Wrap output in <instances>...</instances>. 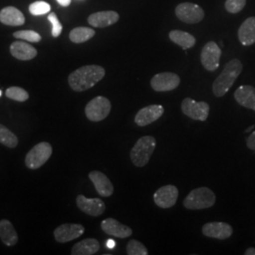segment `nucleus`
<instances>
[{
    "mask_svg": "<svg viewBox=\"0 0 255 255\" xmlns=\"http://www.w3.org/2000/svg\"><path fill=\"white\" fill-rule=\"evenodd\" d=\"M105 74V69L101 65H85L69 75L68 83L75 92L86 91L101 82Z\"/></svg>",
    "mask_w": 255,
    "mask_h": 255,
    "instance_id": "1",
    "label": "nucleus"
},
{
    "mask_svg": "<svg viewBox=\"0 0 255 255\" xmlns=\"http://www.w3.org/2000/svg\"><path fill=\"white\" fill-rule=\"evenodd\" d=\"M243 70V64L238 59H233L225 64L222 72L215 80L212 90L217 98L225 96Z\"/></svg>",
    "mask_w": 255,
    "mask_h": 255,
    "instance_id": "2",
    "label": "nucleus"
},
{
    "mask_svg": "<svg viewBox=\"0 0 255 255\" xmlns=\"http://www.w3.org/2000/svg\"><path fill=\"white\" fill-rule=\"evenodd\" d=\"M156 147V139L150 135L141 137L129 152V157L136 167H144L148 164Z\"/></svg>",
    "mask_w": 255,
    "mask_h": 255,
    "instance_id": "3",
    "label": "nucleus"
},
{
    "mask_svg": "<svg viewBox=\"0 0 255 255\" xmlns=\"http://www.w3.org/2000/svg\"><path fill=\"white\" fill-rule=\"evenodd\" d=\"M217 197L208 187H199L192 190L184 199L183 206L188 210L207 209L215 205Z\"/></svg>",
    "mask_w": 255,
    "mask_h": 255,
    "instance_id": "4",
    "label": "nucleus"
},
{
    "mask_svg": "<svg viewBox=\"0 0 255 255\" xmlns=\"http://www.w3.org/2000/svg\"><path fill=\"white\" fill-rule=\"evenodd\" d=\"M112 104L105 97H97L89 101L85 107V116L92 122H100L111 113Z\"/></svg>",
    "mask_w": 255,
    "mask_h": 255,
    "instance_id": "5",
    "label": "nucleus"
},
{
    "mask_svg": "<svg viewBox=\"0 0 255 255\" xmlns=\"http://www.w3.org/2000/svg\"><path fill=\"white\" fill-rule=\"evenodd\" d=\"M52 154V146L47 142H42L33 146L27 152L25 163L27 168L37 169L46 164Z\"/></svg>",
    "mask_w": 255,
    "mask_h": 255,
    "instance_id": "6",
    "label": "nucleus"
},
{
    "mask_svg": "<svg viewBox=\"0 0 255 255\" xmlns=\"http://www.w3.org/2000/svg\"><path fill=\"white\" fill-rule=\"evenodd\" d=\"M175 14L179 20L187 24H197L204 18V10L201 6L190 2L179 4L175 9Z\"/></svg>",
    "mask_w": 255,
    "mask_h": 255,
    "instance_id": "7",
    "label": "nucleus"
},
{
    "mask_svg": "<svg viewBox=\"0 0 255 255\" xmlns=\"http://www.w3.org/2000/svg\"><path fill=\"white\" fill-rule=\"evenodd\" d=\"M182 113L194 120L206 121L209 116V104L205 101H194L190 98L184 99L182 102Z\"/></svg>",
    "mask_w": 255,
    "mask_h": 255,
    "instance_id": "8",
    "label": "nucleus"
},
{
    "mask_svg": "<svg viewBox=\"0 0 255 255\" xmlns=\"http://www.w3.org/2000/svg\"><path fill=\"white\" fill-rule=\"evenodd\" d=\"M221 49L217 43L211 41L203 46L201 53V64L210 72L216 71L219 67Z\"/></svg>",
    "mask_w": 255,
    "mask_h": 255,
    "instance_id": "9",
    "label": "nucleus"
},
{
    "mask_svg": "<svg viewBox=\"0 0 255 255\" xmlns=\"http://www.w3.org/2000/svg\"><path fill=\"white\" fill-rule=\"evenodd\" d=\"M179 197V190L173 184H167L160 187L153 195L155 204L163 209L173 207Z\"/></svg>",
    "mask_w": 255,
    "mask_h": 255,
    "instance_id": "10",
    "label": "nucleus"
},
{
    "mask_svg": "<svg viewBox=\"0 0 255 255\" xmlns=\"http://www.w3.org/2000/svg\"><path fill=\"white\" fill-rule=\"evenodd\" d=\"M180 77L172 72L156 74L150 81V85L156 92L173 91L180 85Z\"/></svg>",
    "mask_w": 255,
    "mask_h": 255,
    "instance_id": "11",
    "label": "nucleus"
},
{
    "mask_svg": "<svg viewBox=\"0 0 255 255\" xmlns=\"http://www.w3.org/2000/svg\"><path fill=\"white\" fill-rule=\"evenodd\" d=\"M202 235L205 237L225 240L232 237L234 229L227 222L213 221L208 222L202 227Z\"/></svg>",
    "mask_w": 255,
    "mask_h": 255,
    "instance_id": "12",
    "label": "nucleus"
},
{
    "mask_svg": "<svg viewBox=\"0 0 255 255\" xmlns=\"http://www.w3.org/2000/svg\"><path fill=\"white\" fill-rule=\"evenodd\" d=\"M76 203L79 209L92 217H100L106 210V205L101 199H88L83 195L77 197Z\"/></svg>",
    "mask_w": 255,
    "mask_h": 255,
    "instance_id": "13",
    "label": "nucleus"
},
{
    "mask_svg": "<svg viewBox=\"0 0 255 255\" xmlns=\"http://www.w3.org/2000/svg\"><path fill=\"white\" fill-rule=\"evenodd\" d=\"M85 229L81 224L65 223L55 229V240L59 243H67L82 237Z\"/></svg>",
    "mask_w": 255,
    "mask_h": 255,
    "instance_id": "14",
    "label": "nucleus"
},
{
    "mask_svg": "<svg viewBox=\"0 0 255 255\" xmlns=\"http://www.w3.org/2000/svg\"><path fill=\"white\" fill-rule=\"evenodd\" d=\"M164 113L162 105H149L139 110L134 118V122L139 127H145L160 119Z\"/></svg>",
    "mask_w": 255,
    "mask_h": 255,
    "instance_id": "15",
    "label": "nucleus"
},
{
    "mask_svg": "<svg viewBox=\"0 0 255 255\" xmlns=\"http://www.w3.org/2000/svg\"><path fill=\"white\" fill-rule=\"evenodd\" d=\"M102 231L111 237L118 238H127L132 235V230L128 226L121 224L115 219H106L102 220L101 224Z\"/></svg>",
    "mask_w": 255,
    "mask_h": 255,
    "instance_id": "16",
    "label": "nucleus"
},
{
    "mask_svg": "<svg viewBox=\"0 0 255 255\" xmlns=\"http://www.w3.org/2000/svg\"><path fill=\"white\" fill-rule=\"evenodd\" d=\"M89 179L94 183L97 192L101 197H110L114 193V185L110 181L109 178L104 173L98 170H94L89 173Z\"/></svg>",
    "mask_w": 255,
    "mask_h": 255,
    "instance_id": "17",
    "label": "nucleus"
},
{
    "mask_svg": "<svg viewBox=\"0 0 255 255\" xmlns=\"http://www.w3.org/2000/svg\"><path fill=\"white\" fill-rule=\"evenodd\" d=\"M119 20V14L115 10H105L92 13L88 17V23L92 27H107L116 24Z\"/></svg>",
    "mask_w": 255,
    "mask_h": 255,
    "instance_id": "18",
    "label": "nucleus"
},
{
    "mask_svg": "<svg viewBox=\"0 0 255 255\" xmlns=\"http://www.w3.org/2000/svg\"><path fill=\"white\" fill-rule=\"evenodd\" d=\"M235 100L244 108L255 112V88L252 85H241L234 93Z\"/></svg>",
    "mask_w": 255,
    "mask_h": 255,
    "instance_id": "19",
    "label": "nucleus"
},
{
    "mask_svg": "<svg viewBox=\"0 0 255 255\" xmlns=\"http://www.w3.org/2000/svg\"><path fill=\"white\" fill-rule=\"evenodd\" d=\"M10 54L20 61H29L37 56L35 47L23 41H15L9 46Z\"/></svg>",
    "mask_w": 255,
    "mask_h": 255,
    "instance_id": "20",
    "label": "nucleus"
},
{
    "mask_svg": "<svg viewBox=\"0 0 255 255\" xmlns=\"http://www.w3.org/2000/svg\"><path fill=\"white\" fill-rule=\"evenodd\" d=\"M0 22L7 26L18 27L25 24V16L17 8L9 6L0 10Z\"/></svg>",
    "mask_w": 255,
    "mask_h": 255,
    "instance_id": "21",
    "label": "nucleus"
},
{
    "mask_svg": "<svg viewBox=\"0 0 255 255\" xmlns=\"http://www.w3.org/2000/svg\"><path fill=\"white\" fill-rule=\"evenodd\" d=\"M238 39L243 46H249L255 43V16L247 18L238 29Z\"/></svg>",
    "mask_w": 255,
    "mask_h": 255,
    "instance_id": "22",
    "label": "nucleus"
},
{
    "mask_svg": "<svg viewBox=\"0 0 255 255\" xmlns=\"http://www.w3.org/2000/svg\"><path fill=\"white\" fill-rule=\"evenodd\" d=\"M100 242L95 238H86L74 245L72 255H93L100 251Z\"/></svg>",
    "mask_w": 255,
    "mask_h": 255,
    "instance_id": "23",
    "label": "nucleus"
},
{
    "mask_svg": "<svg viewBox=\"0 0 255 255\" xmlns=\"http://www.w3.org/2000/svg\"><path fill=\"white\" fill-rule=\"evenodd\" d=\"M0 239L7 246H14L18 241V235L11 224L7 219L0 221Z\"/></svg>",
    "mask_w": 255,
    "mask_h": 255,
    "instance_id": "24",
    "label": "nucleus"
},
{
    "mask_svg": "<svg viewBox=\"0 0 255 255\" xmlns=\"http://www.w3.org/2000/svg\"><path fill=\"white\" fill-rule=\"evenodd\" d=\"M169 39L176 45L181 46L183 49H189L196 45V38L190 33L182 30L174 29L168 34Z\"/></svg>",
    "mask_w": 255,
    "mask_h": 255,
    "instance_id": "25",
    "label": "nucleus"
},
{
    "mask_svg": "<svg viewBox=\"0 0 255 255\" xmlns=\"http://www.w3.org/2000/svg\"><path fill=\"white\" fill-rule=\"evenodd\" d=\"M96 31L91 27H78L73 28L69 33V39L75 44H82L87 42L95 36Z\"/></svg>",
    "mask_w": 255,
    "mask_h": 255,
    "instance_id": "26",
    "label": "nucleus"
},
{
    "mask_svg": "<svg viewBox=\"0 0 255 255\" xmlns=\"http://www.w3.org/2000/svg\"><path fill=\"white\" fill-rule=\"evenodd\" d=\"M0 143L9 148H14L18 145V138L9 128L0 124Z\"/></svg>",
    "mask_w": 255,
    "mask_h": 255,
    "instance_id": "27",
    "label": "nucleus"
},
{
    "mask_svg": "<svg viewBox=\"0 0 255 255\" xmlns=\"http://www.w3.org/2000/svg\"><path fill=\"white\" fill-rule=\"evenodd\" d=\"M6 97L12 101H19V102H24L27 101L29 98L28 93L25 89L17 86H12L8 88L6 90Z\"/></svg>",
    "mask_w": 255,
    "mask_h": 255,
    "instance_id": "28",
    "label": "nucleus"
},
{
    "mask_svg": "<svg viewBox=\"0 0 255 255\" xmlns=\"http://www.w3.org/2000/svg\"><path fill=\"white\" fill-rule=\"evenodd\" d=\"M127 255H147L148 252L146 250L144 244H142L140 241H137L136 239H131L128 242Z\"/></svg>",
    "mask_w": 255,
    "mask_h": 255,
    "instance_id": "29",
    "label": "nucleus"
},
{
    "mask_svg": "<svg viewBox=\"0 0 255 255\" xmlns=\"http://www.w3.org/2000/svg\"><path fill=\"white\" fill-rule=\"evenodd\" d=\"M28 10L32 15H43L50 11V5L45 1H35L29 5Z\"/></svg>",
    "mask_w": 255,
    "mask_h": 255,
    "instance_id": "30",
    "label": "nucleus"
},
{
    "mask_svg": "<svg viewBox=\"0 0 255 255\" xmlns=\"http://www.w3.org/2000/svg\"><path fill=\"white\" fill-rule=\"evenodd\" d=\"M13 37L30 43H38L42 40V36L34 30H19L13 33Z\"/></svg>",
    "mask_w": 255,
    "mask_h": 255,
    "instance_id": "31",
    "label": "nucleus"
},
{
    "mask_svg": "<svg viewBox=\"0 0 255 255\" xmlns=\"http://www.w3.org/2000/svg\"><path fill=\"white\" fill-rule=\"evenodd\" d=\"M247 0H226L225 9L230 13H238L246 6Z\"/></svg>",
    "mask_w": 255,
    "mask_h": 255,
    "instance_id": "32",
    "label": "nucleus"
},
{
    "mask_svg": "<svg viewBox=\"0 0 255 255\" xmlns=\"http://www.w3.org/2000/svg\"><path fill=\"white\" fill-rule=\"evenodd\" d=\"M47 19L52 25V31H51L52 36L54 38L60 36L62 33V30H63V26H62L60 20L58 19V16L56 15V13L55 12L49 13V15H47Z\"/></svg>",
    "mask_w": 255,
    "mask_h": 255,
    "instance_id": "33",
    "label": "nucleus"
},
{
    "mask_svg": "<svg viewBox=\"0 0 255 255\" xmlns=\"http://www.w3.org/2000/svg\"><path fill=\"white\" fill-rule=\"evenodd\" d=\"M247 146L249 149L254 150L255 152V130H254L250 136L247 138Z\"/></svg>",
    "mask_w": 255,
    "mask_h": 255,
    "instance_id": "34",
    "label": "nucleus"
},
{
    "mask_svg": "<svg viewBox=\"0 0 255 255\" xmlns=\"http://www.w3.org/2000/svg\"><path fill=\"white\" fill-rule=\"evenodd\" d=\"M57 2H58L61 6H63V7H67V6L70 5L71 0H57Z\"/></svg>",
    "mask_w": 255,
    "mask_h": 255,
    "instance_id": "35",
    "label": "nucleus"
},
{
    "mask_svg": "<svg viewBox=\"0 0 255 255\" xmlns=\"http://www.w3.org/2000/svg\"><path fill=\"white\" fill-rule=\"evenodd\" d=\"M245 255H255V248H249L247 249L245 252Z\"/></svg>",
    "mask_w": 255,
    "mask_h": 255,
    "instance_id": "36",
    "label": "nucleus"
},
{
    "mask_svg": "<svg viewBox=\"0 0 255 255\" xmlns=\"http://www.w3.org/2000/svg\"><path fill=\"white\" fill-rule=\"evenodd\" d=\"M255 125H252L251 127H249L248 128H247L246 130H245V132H251V131H252V130L255 128Z\"/></svg>",
    "mask_w": 255,
    "mask_h": 255,
    "instance_id": "37",
    "label": "nucleus"
},
{
    "mask_svg": "<svg viewBox=\"0 0 255 255\" xmlns=\"http://www.w3.org/2000/svg\"><path fill=\"white\" fill-rule=\"evenodd\" d=\"M108 243H109V244H108L107 246L109 247V248H111V249H112L113 247L115 246V244H116V243H115L113 240H109V241H108Z\"/></svg>",
    "mask_w": 255,
    "mask_h": 255,
    "instance_id": "38",
    "label": "nucleus"
},
{
    "mask_svg": "<svg viewBox=\"0 0 255 255\" xmlns=\"http://www.w3.org/2000/svg\"><path fill=\"white\" fill-rule=\"evenodd\" d=\"M1 95H2V92H1V90H0V97H1Z\"/></svg>",
    "mask_w": 255,
    "mask_h": 255,
    "instance_id": "39",
    "label": "nucleus"
}]
</instances>
